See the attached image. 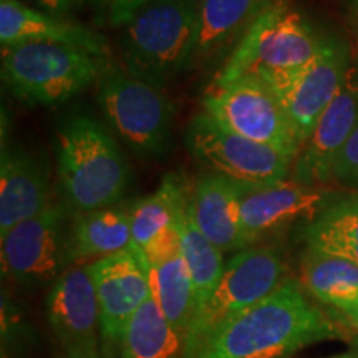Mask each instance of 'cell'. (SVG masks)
Segmentation results:
<instances>
[{"label": "cell", "mask_w": 358, "mask_h": 358, "mask_svg": "<svg viewBox=\"0 0 358 358\" xmlns=\"http://www.w3.org/2000/svg\"><path fill=\"white\" fill-rule=\"evenodd\" d=\"M334 324L292 279L209 335L189 358H275L340 337Z\"/></svg>", "instance_id": "obj_1"}, {"label": "cell", "mask_w": 358, "mask_h": 358, "mask_svg": "<svg viewBox=\"0 0 358 358\" xmlns=\"http://www.w3.org/2000/svg\"><path fill=\"white\" fill-rule=\"evenodd\" d=\"M201 0H150L123 25L122 55L128 73L158 87L196 60Z\"/></svg>", "instance_id": "obj_2"}, {"label": "cell", "mask_w": 358, "mask_h": 358, "mask_svg": "<svg viewBox=\"0 0 358 358\" xmlns=\"http://www.w3.org/2000/svg\"><path fill=\"white\" fill-rule=\"evenodd\" d=\"M58 178L80 213L111 208L129 182L128 164L110 133L87 115L71 116L57 133Z\"/></svg>", "instance_id": "obj_3"}, {"label": "cell", "mask_w": 358, "mask_h": 358, "mask_svg": "<svg viewBox=\"0 0 358 358\" xmlns=\"http://www.w3.org/2000/svg\"><path fill=\"white\" fill-rule=\"evenodd\" d=\"M103 75L101 58L82 48L27 42L2 48V80L30 105H60Z\"/></svg>", "instance_id": "obj_4"}, {"label": "cell", "mask_w": 358, "mask_h": 358, "mask_svg": "<svg viewBox=\"0 0 358 358\" xmlns=\"http://www.w3.org/2000/svg\"><path fill=\"white\" fill-rule=\"evenodd\" d=\"M325 42L297 10L272 2L249 25L213 85L297 69L319 55Z\"/></svg>", "instance_id": "obj_5"}, {"label": "cell", "mask_w": 358, "mask_h": 358, "mask_svg": "<svg viewBox=\"0 0 358 358\" xmlns=\"http://www.w3.org/2000/svg\"><path fill=\"white\" fill-rule=\"evenodd\" d=\"M98 103L127 146L140 158H158L171 141L174 106L158 85L122 70L101 75Z\"/></svg>", "instance_id": "obj_6"}, {"label": "cell", "mask_w": 358, "mask_h": 358, "mask_svg": "<svg viewBox=\"0 0 358 358\" xmlns=\"http://www.w3.org/2000/svg\"><path fill=\"white\" fill-rule=\"evenodd\" d=\"M285 280V266L275 249L239 250L224 267L221 280L209 301L196 312L187 330L185 358L198 350L201 343L224 322L261 302Z\"/></svg>", "instance_id": "obj_7"}, {"label": "cell", "mask_w": 358, "mask_h": 358, "mask_svg": "<svg viewBox=\"0 0 358 358\" xmlns=\"http://www.w3.org/2000/svg\"><path fill=\"white\" fill-rule=\"evenodd\" d=\"M203 111L249 140L277 148L294 158L301 151V141L279 98L261 77L248 75L229 83L211 85L203 100Z\"/></svg>", "instance_id": "obj_8"}, {"label": "cell", "mask_w": 358, "mask_h": 358, "mask_svg": "<svg viewBox=\"0 0 358 358\" xmlns=\"http://www.w3.org/2000/svg\"><path fill=\"white\" fill-rule=\"evenodd\" d=\"M186 143L196 159L239 185L261 186L284 181L295 161L294 156L277 148L231 131L206 111L191 120Z\"/></svg>", "instance_id": "obj_9"}, {"label": "cell", "mask_w": 358, "mask_h": 358, "mask_svg": "<svg viewBox=\"0 0 358 358\" xmlns=\"http://www.w3.org/2000/svg\"><path fill=\"white\" fill-rule=\"evenodd\" d=\"M348 57L342 45L327 38L317 57L297 69L264 73L261 78L279 98L301 146L342 90L348 75Z\"/></svg>", "instance_id": "obj_10"}, {"label": "cell", "mask_w": 358, "mask_h": 358, "mask_svg": "<svg viewBox=\"0 0 358 358\" xmlns=\"http://www.w3.org/2000/svg\"><path fill=\"white\" fill-rule=\"evenodd\" d=\"M64 219V209L50 204L42 214L0 236L3 274L24 285L43 284L64 274L71 262Z\"/></svg>", "instance_id": "obj_11"}, {"label": "cell", "mask_w": 358, "mask_h": 358, "mask_svg": "<svg viewBox=\"0 0 358 358\" xmlns=\"http://www.w3.org/2000/svg\"><path fill=\"white\" fill-rule=\"evenodd\" d=\"M236 185L239 191L241 226L248 248L297 221L312 222L335 201L332 191L302 185L294 179L261 186Z\"/></svg>", "instance_id": "obj_12"}, {"label": "cell", "mask_w": 358, "mask_h": 358, "mask_svg": "<svg viewBox=\"0 0 358 358\" xmlns=\"http://www.w3.org/2000/svg\"><path fill=\"white\" fill-rule=\"evenodd\" d=\"M100 306V334L106 347L120 345L124 327L151 297L143 254L124 249L88 264Z\"/></svg>", "instance_id": "obj_13"}, {"label": "cell", "mask_w": 358, "mask_h": 358, "mask_svg": "<svg viewBox=\"0 0 358 358\" xmlns=\"http://www.w3.org/2000/svg\"><path fill=\"white\" fill-rule=\"evenodd\" d=\"M358 124V83L352 70L294 161L292 179L308 186L334 181L335 159Z\"/></svg>", "instance_id": "obj_14"}, {"label": "cell", "mask_w": 358, "mask_h": 358, "mask_svg": "<svg viewBox=\"0 0 358 358\" xmlns=\"http://www.w3.org/2000/svg\"><path fill=\"white\" fill-rule=\"evenodd\" d=\"M47 320L66 350L98 347L100 306L88 266L71 267L47 295Z\"/></svg>", "instance_id": "obj_15"}, {"label": "cell", "mask_w": 358, "mask_h": 358, "mask_svg": "<svg viewBox=\"0 0 358 358\" xmlns=\"http://www.w3.org/2000/svg\"><path fill=\"white\" fill-rule=\"evenodd\" d=\"M143 257L150 275L151 294L166 319L187 337L196 313V294L181 254L176 227L171 226L159 232L143 250Z\"/></svg>", "instance_id": "obj_16"}, {"label": "cell", "mask_w": 358, "mask_h": 358, "mask_svg": "<svg viewBox=\"0 0 358 358\" xmlns=\"http://www.w3.org/2000/svg\"><path fill=\"white\" fill-rule=\"evenodd\" d=\"M50 206L47 171L32 155L2 148L0 158V236Z\"/></svg>", "instance_id": "obj_17"}, {"label": "cell", "mask_w": 358, "mask_h": 358, "mask_svg": "<svg viewBox=\"0 0 358 358\" xmlns=\"http://www.w3.org/2000/svg\"><path fill=\"white\" fill-rule=\"evenodd\" d=\"M192 217L221 252L248 249L243 226L237 185L221 174H204L191 191Z\"/></svg>", "instance_id": "obj_18"}, {"label": "cell", "mask_w": 358, "mask_h": 358, "mask_svg": "<svg viewBox=\"0 0 358 358\" xmlns=\"http://www.w3.org/2000/svg\"><path fill=\"white\" fill-rule=\"evenodd\" d=\"M27 42L70 45V47L82 48V50L100 58L106 52L105 40L82 25L69 24L57 17L34 10L17 0L0 2V43H2V48Z\"/></svg>", "instance_id": "obj_19"}, {"label": "cell", "mask_w": 358, "mask_h": 358, "mask_svg": "<svg viewBox=\"0 0 358 358\" xmlns=\"http://www.w3.org/2000/svg\"><path fill=\"white\" fill-rule=\"evenodd\" d=\"M301 284L312 297L337 308L352 322L358 315V266L348 259L307 249L301 264Z\"/></svg>", "instance_id": "obj_20"}, {"label": "cell", "mask_w": 358, "mask_h": 358, "mask_svg": "<svg viewBox=\"0 0 358 358\" xmlns=\"http://www.w3.org/2000/svg\"><path fill=\"white\" fill-rule=\"evenodd\" d=\"M173 226L178 231L181 254L191 274L192 285H194L196 312H198L216 290L226 264H224L221 250L201 232L192 217L189 189L185 192L179 203Z\"/></svg>", "instance_id": "obj_21"}, {"label": "cell", "mask_w": 358, "mask_h": 358, "mask_svg": "<svg viewBox=\"0 0 358 358\" xmlns=\"http://www.w3.org/2000/svg\"><path fill=\"white\" fill-rule=\"evenodd\" d=\"M120 350L122 358H185L186 335L166 319L151 294L124 327Z\"/></svg>", "instance_id": "obj_22"}, {"label": "cell", "mask_w": 358, "mask_h": 358, "mask_svg": "<svg viewBox=\"0 0 358 358\" xmlns=\"http://www.w3.org/2000/svg\"><path fill=\"white\" fill-rule=\"evenodd\" d=\"M131 248L129 211L120 208H103L80 213L73 222L70 237L71 261L106 257Z\"/></svg>", "instance_id": "obj_23"}, {"label": "cell", "mask_w": 358, "mask_h": 358, "mask_svg": "<svg viewBox=\"0 0 358 358\" xmlns=\"http://www.w3.org/2000/svg\"><path fill=\"white\" fill-rule=\"evenodd\" d=\"M307 249L332 254L358 266V192L335 199L303 229Z\"/></svg>", "instance_id": "obj_24"}, {"label": "cell", "mask_w": 358, "mask_h": 358, "mask_svg": "<svg viewBox=\"0 0 358 358\" xmlns=\"http://www.w3.org/2000/svg\"><path fill=\"white\" fill-rule=\"evenodd\" d=\"M187 191L185 182L174 174L164 176L158 189L133 204L129 209L131 221V248L143 254L148 244L159 232L171 227L182 196Z\"/></svg>", "instance_id": "obj_25"}, {"label": "cell", "mask_w": 358, "mask_h": 358, "mask_svg": "<svg viewBox=\"0 0 358 358\" xmlns=\"http://www.w3.org/2000/svg\"><path fill=\"white\" fill-rule=\"evenodd\" d=\"M259 15L256 0H201L196 57H208L245 34Z\"/></svg>", "instance_id": "obj_26"}, {"label": "cell", "mask_w": 358, "mask_h": 358, "mask_svg": "<svg viewBox=\"0 0 358 358\" xmlns=\"http://www.w3.org/2000/svg\"><path fill=\"white\" fill-rule=\"evenodd\" d=\"M334 179L342 185L358 186V124L335 159Z\"/></svg>", "instance_id": "obj_27"}, {"label": "cell", "mask_w": 358, "mask_h": 358, "mask_svg": "<svg viewBox=\"0 0 358 358\" xmlns=\"http://www.w3.org/2000/svg\"><path fill=\"white\" fill-rule=\"evenodd\" d=\"M150 2V0H115L111 10H113V22L118 24L120 20H123L128 13H131L134 8H138L143 3Z\"/></svg>", "instance_id": "obj_28"}, {"label": "cell", "mask_w": 358, "mask_h": 358, "mask_svg": "<svg viewBox=\"0 0 358 358\" xmlns=\"http://www.w3.org/2000/svg\"><path fill=\"white\" fill-rule=\"evenodd\" d=\"M35 2H37L40 7H43L52 17L60 19V17L69 13L73 0H35Z\"/></svg>", "instance_id": "obj_29"}, {"label": "cell", "mask_w": 358, "mask_h": 358, "mask_svg": "<svg viewBox=\"0 0 358 358\" xmlns=\"http://www.w3.org/2000/svg\"><path fill=\"white\" fill-rule=\"evenodd\" d=\"M62 358H101L100 347L92 348H75V350H66Z\"/></svg>", "instance_id": "obj_30"}, {"label": "cell", "mask_w": 358, "mask_h": 358, "mask_svg": "<svg viewBox=\"0 0 358 358\" xmlns=\"http://www.w3.org/2000/svg\"><path fill=\"white\" fill-rule=\"evenodd\" d=\"M274 2V0H256V8H257V13H261L264 8H267L271 3Z\"/></svg>", "instance_id": "obj_31"}, {"label": "cell", "mask_w": 358, "mask_h": 358, "mask_svg": "<svg viewBox=\"0 0 358 358\" xmlns=\"http://www.w3.org/2000/svg\"><path fill=\"white\" fill-rule=\"evenodd\" d=\"M332 358H358V355H353V353H343V355H337Z\"/></svg>", "instance_id": "obj_32"}, {"label": "cell", "mask_w": 358, "mask_h": 358, "mask_svg": "<svg viewBox=\"0 0 358 358\" xmlns=\"http://www.w3.org/2000/svg\"><path fill=\"white\" fill-rule=\"evenodd\" d=\"M93 2H96V3H105V2H111V6H113V2H115V0H93Z\"/></svg>", "instance_id": "obj_33"}, {"label": "cell", "mask_w": 358, "mask_h": 358, "mask_svg": "<svg viewBox=\"0 0 358 358\" xmlns=\"http://www.w3.org/2000/svg\"><path fill=\"white\" fill-rule=\"evenodd\" d=\"M353 324H357V325H358V315H357V319H355V320H353Z\"/></svg>", "instance_id": "obj_34"}, {"label": "cell", "mask_w": 358, "mask_h": 358, "mask_svg": "<svg viewBox=\"0 0 358 358\" xmlns=\"http://www.w3.org/2000/svg\"><path fill=\"white\" fill-rule=\"evenodd\" d=\"M0 2H7V0H0Z\"/></svg>", "instance_id": "obj_35"}]
</instances>
